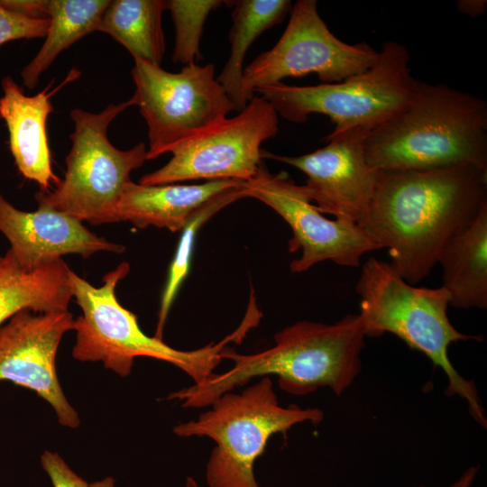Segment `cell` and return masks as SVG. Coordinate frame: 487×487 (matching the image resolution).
I'll return each mask as SVG.
<instances>
[{"label": "cell", "instance_id": "obj_1", "mask_svg": "<svg viewBox=\"0 0 487 487\" xmlns=\"http://www.w3.org/2000/svg\"><path fill=\"white\" fill-rule=\"evenodd\" d=\"M487 205V170L473 165L378 171L366 215L358 223L409 284L425 279L445 244Z\"/></svg>", "mask_w": 487, "mask_h": 487}, {"label": "cell", "instance_id": "obj_2", "mask_svg": "<svg viewBox=\"0 0 487 487\" xmlns=\"http://www.w3.org/2000/svg\"><path fill=\"white\" fill-rule=\"evenodd\" d=\"M365 337L360 314H347L333 324L299 321L278 331L274 345L264 351L242 354L225 347L220 356L232 360V368L213 372L167 399L183 408H204L256 377L270 375L276 376L279 387L293 396H306L320 388L340 396L362 371Z\"/></svg>", "mask_w": 487, "mask_h": 487}, {"label": "cell", "instance_id": "obj_3", "mask_svg": "<svg viewBox=\"0 0 487 487\" xmlns=\"http://www.w3.org/2000/svg\"><path fill=\"white\" fill-rule=\"evenodd\" d=\"M376 171L473 165L487 170V103L446 85L419 81L413 103L363 142Z\"/></svg>", "mask_w": 487, "mask_h": 487}, {"label": "cell", "instance_id": "obj_4", "mask_svg": "<svg viewBox=\"0 0 487 487\" xmlns=\"http://www.w3.org/2000/svg\"><path fill=\"white\" fill-rule=\"evenodd\" d=\"M355 289L366 336L391 333L427 355L447 378L446 394L464 400L473 418L485 428L487 419L475 383L464 378L448 356L452 343L482 338L461 333L452 325L446 289L416 287L390 262L370 258L362 267Z\"/></svg>", "mask_w": 487, "mask_h": 487}, {"label": "cell", "instance_id": "obj_5", "mask_svg": "<svg viewBox=\"0 0 487 487\" xmlns=\"http://www.w3.org/2000/svg\"><path fill=\"white\" fill-rule=\"evenodd\" d=\"M129 271L128 262L120 263L105 275L99 287L69 271L72 297L82 311L74 319V359L101 362L106 368L124 377L131 373L135 358L150 357L175 365L194 383H198L210 376L220 363V354L226 345L240 343L253 327V322L244 317L236 330L217 344L211 343L193 351L175 349L162 339L144 334L137 317L117 300L115 288Z\"/></svg>", "mask_w": 487, "mask_h": 487}, {"label": "cell", "instance_id": "obj_6", "mask_svg": "<svg viewBox=\"0 0 487 487\" xmlns=\"http://www.w3.org/2000/svg\"><path fill=\"white\" fill-rule=\"evenodd\" d=\"M209 407L197 419L173 428L180 437L206 436L215 442L206 467L207 487H260L253 466L270 438L286 435L298 424L317 425L324 418L317 408L280 406L269 376L240 393H224Z\"/></svg>", "mask_w": 487, "mask_h": 487}, {"label": "cell", "instance_id": "obj_7", "mask_svg": "<svg viewBox=\"0 0 487 487\" xmlns=\"http://www.w3.org/2000/svg\"><path fill=\"white\" fill-rule=\"evenodd\" d=\"M409 61L404 45L386 41L367 70L343 81L303 87L280 82L254 93L267 100L278 115L293 123L305 122L311 114H323L335 125L330 134L372 131L416 99L419 81L412 77Z\"/></svg>", "mask_w": 487, "mask_h": 487}, {"label": "cell", "instance_id": "obj_8", "mask_svg": "<svg viewBox=\"0 0 487 487\" xmlns=\"http://www.w3.org/2000/svg\"><path fill=\"white\" fill-rule=\"evenodd\" d=\"M133 99L110 104L98 113L75 108L70 112L74 130L66 171L53 191H39L36 201L92 225L114 223V214L130 174L147 161V148L140 142L128 150L115 147L107 137L113 120Z\"/></svg>", "mask_w": 487, "mask_h": 487}, {"label": "cell", "instance_id": "obj_9", "mask_svg": "<svg viewBox=\"0 0 487 487\" xmlns=\"http://www.w3.org/2000/svg\"><path fill=\"white\" fill-rule=\"evenodd\" d=\"M131 74L135 85L132 98L148 127L147 160L171 152L235 110L212 63H192L173 73L134 60Z\"/></svg>", "mask_w": 487, "mask_h": 487}, {"label": "cell", "instance_id": "obj_10", "mask_svg": "<svg viewBox=\"0 0 487 487\" xmlns=\"http://www.w3.org/2000/svg\"><path fill=\"white\" fill-rule=\"evenodd\" d=\"M278 42L244 69L243 95L286 78L316 73L322 84L343 81L367 70L378 51L366 43L348 44L334 35L317 11L316 0H299Z\"/></svg>", "mask_w": 487, "mask_h": 487}, {"label": "cell", "instance_id": "obj_11", "mask_svg": "<svg viewBox=\"0 0 487 487\" xmlns=\"http://www.w3.org/2000/svg\"><path fill=\"white\" fill-rule=\"evenodd\" d=\"M278 124L274 107L262 96H253L235 116L218 121L175 147L171 159L142 176L139 183L249 180L262 162V143L278 133Z\"/></svg>", "mask_w": 487, "mask_h": 487}, {"label": "cell", "instance_id": "obj_12", "mask_svg": "<svg viewBox=\"0 0 487 487\" xmlns=\"http://www.w3.org/2000/svg\"><path fill=\"white\" fill-rule=\"evenodd\" d=\"M243 195L262 201L290 226L289 251L301 250L300 257L290 262L292 272L306 271L323 261L358 267L365 253L381 250L358 224L325 217L304 185L296 184L285 172L271 173L263 162L252 179L243 182Z\"/></svg>", "mask_w": 487, "mask_h": 487}, {"label": "cell", "instance_id": "obj_13", "mask_svg": "<svg viewBox=\"0 0 487 487\" xmlns=\"http://www.w3.org/2000/svg\"><path fill=\"white\" fill-rule=\"evenodd\" d=\"M73 326L69 310L37 313L24 309L0 328V381L35 391L52 407L60 424L71 428L80 421L60 384L56 355L63 335Z\"/></svg>", "mask_w": 487, "mask_h": 487}, {"label": "cell", "instance_id": "obj_14", "mask_svg": "<svg viewBox=\"0 0 487 487\" xmlns=\"http://www.w3.org/2000/svg\"><path fill=\"white\" fill-rule=\"evenodd\" d=\"M354 129L340 134H328L327 144L313 152L287 156L262 150V158L290 165L308 179L306 189L317 210L335 219L358 224L370 207L378 171L368 165L363 142L370 133Z\"/></svg>", "mask_w": 487, "mask_h": 487}, {"label": "cell", "instance_id": "obj_15", "mask_svg": "<svg viewBox=\"0 0 487 487\" xmlns=\"http://www.w3.org/2000/svg\"><path fill=\"white\" fill-rule=\"evenodd\" d=\"M0 232L9 241L16 260L29 268L69 253L88 258L98 252L121 253L125 250L69 215L40 205L35 211H23L1 193Z\"/></svg>", "mask_w": 487, "mask_h": 487}, {"label": "cell", "instance_id": "obj_16", "mask_svg": "<svg viewBox=\"0 0 487 487\" xmlns=\"http://www.w3.org/2000/svg\"><path fill=\"white\" fill-rule=\"evenodd\" d=\"M48 87L34 96H27L11 76L2 79L0 118L6 124L11 153L20 173L35 181L42 191L60 179L52 171L47 136V119L53 111L50 97L62 87Z\"/></svg>", "mask_w": 487, "mask_h": 487}, {"label": "cell", "instance_id": "obj_17", "mask_svg": "<svg viewBox=\"0 0 487 487\" xmlns=\"http://www.w3.org/2000/svg\"><path fill=\"white\" fill-rule=\"evenodd\" d=\"M242 182L221 179L193 185H142L131 180L118 200L114 223L124 221L142 229L153 225L177 232L199 207Z\"/></svg>", "mask_w": 487, "mask_h": 487}, {"label": "cell", "instance_id": "obj_18", "mask_svg": "<svg viewBox=\"0 0 487 487\" xmlns=\"http://www.w3.org/2000/svg\"><path fill=\"white\" fill-rule=\"evenodd\" d=\"M70 269L62 258L36 267L23 266L9 249L0 262V326L16 313L69 310Z\"/></svg>", "mask_w": 487, "mask_h": 487}, {"label": "cell", "instance_id": "obj_19", "mask_svg": "<svg viewBox=\"0 0 487 487\" xmlns=\"http://www.w3.org/2000/svg\"><path fill=\"white\" fill-rule=\"evenodd\" d=\"M437 263L449 305L456 308H487V205L464 229L443 247Z\"/></svg>", "mask_w": 487, "mask_h": 487}, {"label": "cell", "instance_id": "obj_20", "mask_svg": "<svg viewBox=\"0 0 487 487\" xmlns=\"http://www.w3.org/2000/svg\"><path fill=\"white\" fill-rule=\"evenodd\" d=\"M165 10V0L110 1L97 31L123 45L133 60L161 65L166 49L161 24Z\"/></svg>", "mask_w": 487, "mask_h": 487}, {"label": "cell", "instance_id": "obj_21", "mask_svg": "<svg viewBox=\"0 0 487 487\" xmlns=\"http://www.w3.org/2000/svg\"><path fill=\"white\" fill-rule=\"evenodd\" d=\"M230 4L234 6L229 32L231 51L216 79L240 112L247 105L242 88L245 54L263 32L283 21L292 4L289 0H238Z\"/></svg>", "mask_w": 487, "mask_h": 487}, {"label": "cell", "instance_id": "obj_22", "mask_svg": "<svg viewBox=\"0 0 487 487\" xmlns=\"http://www.w3.org/2000/svg\"><path fill=\"white\" fill-rule=\"evenodd\" d=\"M109 0H48L50 25L45 41L23 69V85L34 88L57 56L87 34L97 31Z\"/></svg>", "mask_w": 487, "mask_h": 487}, {"label": "cell", "instance_id": "obj_23", "mask_svg": "<svg viewBox=\"0 0 487 487\" xmlns=\"http://www.w3.org/2000/svg\"><path fill=\"white\" fill-rule=\"evenodd\" d=\"M243 182L239 186L217 195L199 207L182 229V234L170 264L168 280L162 293L155 337L162 339L164 326L170 307L188 272L198 231L220 209L238 199L244 198Z\"/></svg>", "mask_w": 487, "mask_h": 487}, {"label": "cell", "instance_id": "obj_24", "mask_svg": "<svg viewBox=\"0 0 487 487\" xmlns=\"http://www.w3.org/2000/svg\"><path fill=\"white\" fill-rule=\"evenodd\" d=\"M221 0H169L170 11L175 27V45L172 61L184 66L201 59L200 41L205 21L208 14L222 6Z\"/></svg>", "mask_w": 487, "mask_h": 487}, {"label": "cell", "instance_id": "obj_25", "mask_svg": "<svg viewBox=\"0 0 487 487\" xmlns=\"http://www.w3.org/2000/svg\"><path fill=\"white\" fill-rule=\"evenodd\" d=\"M49 17L34 18L10 11L0 3V46L16 40L46 36Z\"/></svg>", "mask_w": 487, "mask_h": 487}, {"label": "cell", "instance_id": "obj_26", "mask_svg": "<svg viewBox=\"0 0 487 487\" xmlns=\"http://www.w3.org/2000/svg\"><path fill=\"white\" fill-rule=\"evenodd\" d=\"M41 464L50 477L53 487H89L57 453L45 451L41 455Z\"/></svg>", "mask_w": 487, "mask_h": 487}, {"label": "cell", "instance_id": "obj_27", "mask_svg": "<svg viewBox=\"0 0 487 487\" xmlns=\"http://www.w3.org/2000/svg\"><path fill=\"white\" fill-rule=\"evenodd\" d=\"M6 9L17 14L34 17H48V0H0Z\"/></svg>", "mask_w": 487, "mask_h": 487}, {"label": "cell", "instance_id": "obj_28", "mask_svg": "<svg viewBox=\"0 0 487 487\" xmlns=\"http://www.w3.org/2000/svg\"><path fill=\"white\" fill-rule=\"evenodd\" d=\"M486 5L487 1L485 0H460L457 2L458 10L473 17L482 14Z\"/></svg>", "mask_w": 487, "mask_h": 487}, {"label": "cell", "instance_id": "obj_29", "mask_svg": "<svg viewBox=\"0 0 487 487\" xmlns=\"http://www.w3.org/2000/svg\"><path fill=\"white\" fill-rule=\"evenodd\" d=\"M478 466H471L468 467L460 476L457 480L450 483L449 485L446 487H471L473 483L477 473H478ZM412 487H427L425 485H418V486H412Z\"/></svg>", "mask_w": 487, "mask_h": 487}, {"label": "cell", "instance_id": "obj_30", "mask_svg": "<svg viewBox=\"0 0 487 487\" xmlns=\"http://www.w3.org/2000/svg\"><path fill=\"white\" fill-rule=\"evenodd\" d=\"M115 479L111 476H108L100 481L90 483L89 487H115Z\"/></svg>", "mask_w": 487, "mask_h": 487}, {"label": "cell", "instance_id": "obj_31", "mask_svg": "<svg viewBox=\"0 0 487 487\" xmlns=\"http://www.w3.org/2000/svg\"><path fill=\"white\" fill-rule=\"evenodd\" d=\"M186 487H199L197 481L191 477V476H188L187 477V480H186Z\"/></svg>", "mask_w": 487, "mask_h": 487}, {"label": "cell", "instance_id": "obj_32", "mask_svg": "<svg viewBox=\"0 0 487 487\" xmlns=\"http://www.w3.org/2000/svg\"><path fill=\"white\" fill-rule=\"evenodd\" d=\"M1 261H2V256H0V262H1Z\"/></svg>", "mask_w": 487, "mask_h": 487}]
</instances>
